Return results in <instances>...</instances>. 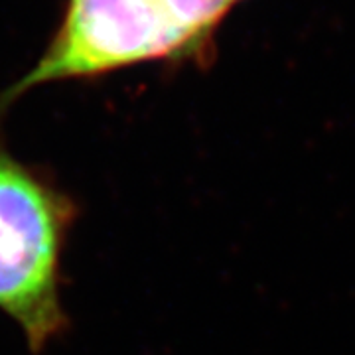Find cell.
<instances>
[{
	"label": "cell",
	"instance_id": "obj_2",
	"mask_svg": "<svg viewBox=\"0 0 355 355\" xmlns=\"http://www.w3.org/2000/svg\"><path fill=\"white\" fill-rule=\"evenodd\" d=\"M180 53H190V48L158 0H69L48 51L0 105L44 83L101 76Z\"/></svg>",
	"mask_w": 355,
	"mask_h": 355
},
{
	"label": "cell",
	"instance_id": "obj_1",
	"mask_svg": "<svg viewBox=\"0 0 355 355\" xmlns=\"http://www.w3.org/2000/svg\"><path fill=\"white\" fill-rule=\"evenodd\" d=\"M76 205L0 144V310L44 349L65 328L60 261Z\"/></svg>",
	"mask_w": 355,
	"mask_h": 355
},
{
	"label": "cell",
	"instance_id": "obj_3",
	"mask_svg": "<svg viewBox=\"0 0 355 355\" xmlns=\"http://www.w3.org/2000/svg\"><path fill=\"white\" fill-rule=\"evenodd\" d=\"M235 0H158L190 51L202 46Z\"/></svg>",
	"mask_w": 355,
	"mask_h": 355
}]
</instances>
